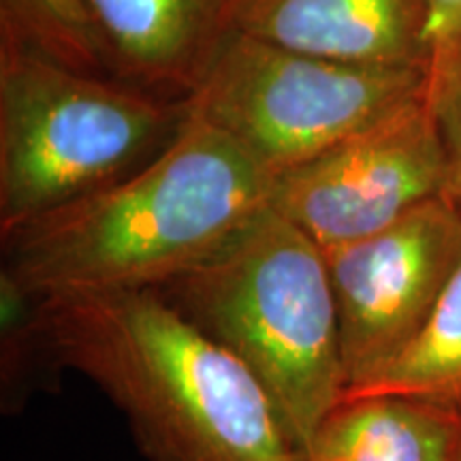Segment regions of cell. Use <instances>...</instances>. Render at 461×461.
Here are the masks:
<instances>
[{
	"label": "cell",
	"mask_w": 461,
	"mask_h": 461,
	"mask_svg": "<svg viewBox=\"0 0 461 461\" xmlns=\"http://www.w3.org/2000/svg\"><path fill=\"white\" fill-rule=\"evenodd\" d=\"M274 176L188 112L149 163L5 238V267L32 297L160 288L269 205Z\"/></svg>",
	"instance_id": "obj_1"
},
{
	"label": "cell",
	"mask_w": 461,
	"mask_h": 461,
	"mask_svg": "<svg viewBox=\"0 0 461 461\" xmlns=\"http://www.w3.org/2000/svg\"><path fill=\"white\" fill-rule=\"evenodd\" d=\"M41 327L50 359L107 395L148 461H305L255 374L157 288L41 302Z\"/></svg>",
	"instance_id": "obj_2"
},
{
	"label": "cell",
	"mask_w": 461,
	"mask_h": 461,
	"mask_svg": "<svg viewBox=\"0 0 461 461\" xmlns=\"http://www.w3.org/2000/svg\"><path fill=\"white\" fill-rule=\"evenodd\" d=\"M157 291L255 374L308 459L348 389L322 248L265 205L210 257Z\"/></svg>",
	"instance_id": "obj_3"
},
{
	"label": "cell",
	"mask_w": 461,
	"mask_h": 461,
	"mask_svg": "<svg viewBox=\"0 0 461 461\" xmlns=\"http://www.w3.org/2000/svg\"><path fill=\"white\" fill-rule=\"evenodd\" d=\"M186 118V101L0 43L3 240L131 176L176 140Z\"/></svg>",
	"instance_id": "obj_4"
},
{
	"label": "cell",
	"mask_w": 461,
	"mask_h": 461,
	"mask_svg": "<svg viewBox=\"0 0 461 461\" xmlns=\"http://www.w3.org/2000/svg\"><path fill=\"white\" fill-rule=\"evenodd\" d=\"M425 82L428 67L346 65L233 31L186 105L278 176L420 99Z\"/></svg>",
	"instance_id": "obj_5"
},
{
	"label": "cell",
	"mask_w": 461,
	"mask_h": 461,
	"mask_svg": "<svg viewBox=\"0 0 461 461\" xmlns=\"http://www.w3.org/2000/svg\"><path fill=\"white\" fill-rule=\"evenodd\" d=\"M447 157L425 95L274 176L269 205L322 250L378 233L447 194Z\"/></svg>",
	"instance_id": "obj_6"
},
{
	"label": "cell",
	"mask_w": 461,
	"mask_h": 461,
	"mask_svg": "<svg viewBox=\"0 0 461 461\" xmlns=\"http://www.w3.org/2000/svg\"><path fill=\"white\" fill-rule=\"evenodd\" d=\"M322 252L355 389L387 370L429 321L461 265V207L442 194L370 238Z\"/></svg>",
	"instance_id": "obj_7"
},
{
	"label": "cell",
	"mask_w": 461,
	"mask_h": 461,
	"mask_svg": "<svg viewBox=\"0 0 461 461\" xmlns=\"http://www.w3.org/2000/svg\"><path fill=\"white\" fill-rule=\"evenodd\" d=\"M238 0H86L112 75L186 101L233 32Z\"/></svg>",
	"instance_id": "obj_8"
},
{
	"label": "cell",
	"mask_w": 461,
	"mask_h": 461,
	"mask_svg": "<svg viewBox=\"0 0 461 461\" xmlns=\"http://www.w3.org/2000/svg\"><path fill=\"white\" fill-rule=\"evenodd\" d=\"M233 31L361 67H428L425 0H238Z\"/></svg>",
	"instance_id": "obj_9"
},
{
	"label": "cell",
	"mask_w": 461,
	"mask_h": 461,
	"mask_svg": "<svg viewBox=\"0 0 461 461\" xmlns=\"http://www.w3.org/2000/svg\"><path fill=\"white\" fill-rule=\"evenodd\" d=\"M459 425L461 406L357 397L330 414L305 461H451Z\"/></svg>",
	"instance_id": "obj_10"
},
{
	"label": "cell",
	"mask_w": 461,
	"mask_h": 461,
	"mask_svg": "<svg viewBox=\"0 0 461 461\" xmlns=\"http://www.w3.org/2000/svg\"><path fill=\"white\" fill-rule=\"evenodd\" d=\"M370 395L461 406V265L414 342L370 383L346 391L342 402Z\"/></svg>",
	"instance_id": "obj_11"
},
{
	"label": "cell",
	"mask_w": 461,
	"mask_h": 461,
	"mask_svg": "<svg viewBox=\"0 0 461 461\" xmlns=\"http://www.w3.org/2000/svg\"><path fill=\"white\" fill-rule=\"evenodd\" d=\"M0 43L88 75L112 77L86 0H0Z\"/></svg>",
	"instance_id": "obj_12"
},
{
	"label": "cell",
	"mask_w": 461,
	"mask_h": 461,
	"mask_svg": "<svg viewBox=\"0 0 461 461\" xmlns=\"http://www.w3.org/2000/svg\"><path fill=\"white\" fill-rule=\"evenodd\" d=\"M425 105L447 157V197L461 207V34L429 54Z\"/></svg>",
	"instance_id": "obj_13"
},
{
	"label": "cell",
	"mask_w": 461,
	"mask_h": 461,
	"mask_svg": "<svg viewBox=\"0 0 461 461\" xmlns=\"http://www.w3.org/2000/svg\"><path fill=\"white\" fill-rule=\"evenodd\" d=\"M428 3L429 54L461 34V0H425Z\"/></svg>",
	"instance_id": "obj_14"
},
{
	"label": "cell",
	"mask_w": 461,
	"mask_h": 461,
	"mask_svg": "<svg viewBox=\"0 0 461 461\" xmlns=\"http://www.w3.org/2000/svg\"><path fill=\"white\" fill-rule=\"evenodd\" d=\"M451 461H461V425H459V436H457V445H455L453 457Z\"/></svg>",
	"instance_id": "obj_15"
}]
</instances>
